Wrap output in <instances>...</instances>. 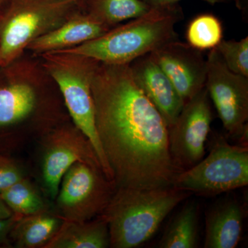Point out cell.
Segmentation results:
<instances>
[{
  "mask_svg": "<svg viewBox=\"0 0 248 248\" xmlns=\"http://www.w3.org/2000/svg\"><path fill=\"white\" fill-rule=\"evenodd\" d=\"M96 128L117 187H172L181 172L169 151L162 116L129 64L98 63L91 82Z\"/></svg>",
  "mask_w": 248,
  "mask_h": 248,
  "instance_id": "6da1fadb",
  "label": "cell"
},
{
  "mask_svg": "<svg viewBox=\"0 0 248 248\" xmlns=\"http://www.w3.org/2000/svg\"><path fill=\"white\" fill-rule=\"evenodd\" d=\"M184 18L179 3L153 6L146 14L112 28L97 38L58 51L83 55L107 64H130L179 40L175 27Z\"/></svg>",
  "mask_w": 248,
  "mask_h": 248,
  "instance_id": "7a4b0ae2",
  "label": "cell"
},
{
  "mask_svg": "<svg viewBox=\"0 0 248 248\" xmlns=\"http://www.w3.org/2000/svg\"><path fill=\"white\" fill-rule=\"evenodd\" d=\"M190 195L188 191L173 187H118L102 213L108 226L110 247L134 248L144 244Z\"/></svg>",
  "mask_w": 248,
  "mask_h": 248,
  "instance_id": "3957f363",
  "label": "cell"
},
{
  "mask_svg": "<svg viewBox=\"0 0 248 248\" xmlns=\"http://www.w3.org/2000/svg\"><path fill=\"white\" fill-rule=\"evenodd\" d=\"M42 55L44 66L58 84L76 128L91 143L106 177L113 182V175L96 128L91 91L93 75L99 62L62 51L48 52Z\"/></svg>",
  "mask_w": 248,
  "mask_h": 248,
  "instance_id": "277c9868",
  "label": "cell"
},
{
  "mask_svg": "<svg viewBox=\"0 0 248 248\" xmlns=\"http://www.w3.org/2000/svg\"><path fill=\"white\" fill-rule=\"evenodd\" d=\"M84 0H9L0 14V68L14 62L32 41L56 29Z\"/></svg>",
  "mask_w": 248,
  "mask_h": 248,
  "instance_id": "5b68a950",
  "label": "cell"
},
{
  "mask_svg": "<svg viewBox=\"0 0 248 248\" xmlns=\"http://www.w3.org/2000/svg\"><path fill=\"white\" fill-rule=\"evenodd\" d=\"M248 184V145L234 146L220 138L206 157L176 176L172 187L197 195H219Z\"/></svg>",
  "mask_w": 248,
  "mask_h": 248,
  "instance_id": "8992f818",
  "label": "cell"
},
{
  "mask_svg": "<svg viewBox=\"0 0 248 248\" xmlns=\"http://www.w3.org/2000/svg\"><path fill=\"white\" fill-rule=\"evenodd\" d=\"M205 88L223 128L231 138H248V78L228 69L216 48L206 60Z\"/></svg>",
  "mask_w": 248,
  "mask_h": 248,
  "instance_id": "52a82bcc",
  "label": "cell"
},
{
  "mask_svg": "<svg viewBox=\"0 0 248 248\" xmlns=\"http://www.w3.org/2000/svg\"><path fill=\"white\" fill-rule=\"evenodd\" d=\"M114 184L102 169L77 162L65 173L58 194V205L66 221H87L102 213L113 195Z\"/></svg>",
  "mask_w": 248,
  "mask_h": 248,
  "instance_id": "ba28073f",
  "label": "cell"
},
{
  "mask_svg": "<svg viewBox=\"0 0 248 248\" xmlns=\"http://www.w3.org/2000/svg\"><path fill=\"white\" fill-rule=\"evenodd\" d=\"M213 121L206 88L185 103L169 130V151L174 165L182 172L193 167L205 155V143Z\"/></svg>",
  "mask_w": 248,
  "mask_h": 248,
  "instance_id": "9c48e42d",
  "label": "cell"
},
{
  "mask_svg": "<svg viewBox=\"0 0 248 248\" xmlns=\"http://www.w3.org/2000/svg\"><path fill=\"white\" fill-rule=\"evenodd\" d=\"M150 55L170 80L184 104L205 87L206 60L201 50L177 40Z\"/></svg>",
  "mask_w": 248,
  "mask_h": 248,
  "instance_id": "30bf717a",
  "label": "cell"
},
{
  "mask_svg": "<svg viewBox=\"0 0 248 248\" xmlns=\"http://www.w3.org/2000/svg\"><path fill=\"white\" fill-rule=\"evenodd\" d=\"M49 141L42 165V174L52 198L58 196L62 178L76 163H87L102 169L91 143L78 128L76 131L69 128L60 130L54 133Z\"/></svg>",
  "mask_w": 248,
  "mask_h": 248,
  "instance_id": "8fae6325",
  "label": "cell"
},
{
  "mask_svg": "<svg viewBox=\"0 0 248 248\" xmlns=\"http://www.w3.org/2000/svg\"><path fill=\"white\" fill-rule=\"evenodd\" d=\"M129 65L137 84L159 111L169 128L185 104L177 90L150 54Z\"/></svg>",
  "mask_w": 248,
  "mask_h": 248,
  "instance_id": "7c38bea8",
  "label": "cell"
},
{
  "mask_svg": "<svg viewBox=\"0 0 248 248\" xmlns=\"http://www.w3.org/2000/svg\"><path fill=\"white\" fill-rule=\"evenodd\" d=\"M79 11L72 15L60 27L32 41L27 48L42 55L73 48L97 38L111 29L87 13L81 14Z\"/></svg>",
  "mask_w": 248,
  "mask_h": 248,
  "instance_id": "4fadbf2b",
  "label": "cell"
},
{
  "mask_svg": "<svg viewBox=\"0 0 248 248\" xmlns=\"http://www.w3.org/2000/svg\"><path fill=\"white\" fill-rule=\"evenodd\" d=\"M246 210L233 197L214 204L205 213V248H235L242 235Z\"/></svg>",
  "mask_w": 248,
  "mask_h": 248,
  "instance_id": "5bb4252c",
  "label": "cell"
},
{
  "mask_svg": "<svg viewBox=\"0 0 248 248\" xmlns=\"http://www.w3.org/2000/svg\"><path fill=\"white\" fill-rule=\"evenodd\" d=\"M45 248H106L110 246L108 226L104 217L92 222L66 221Z\"/></svg>",
  "mask_w": 248,
  "mask_h": 248,
  "instance_id": "9a60e30c",
  "label": "cell"
},
{
  "mask_svg": "<svg viewBox=\"0 0 248 248\" xmlns=\"http://www.w3.org/2000/svg\"><path fill=\"white\" fill-rule=\"evenodd\" d=\"M199 217L200 208L197 202H187L165 230L159 248L198 247Z\"/></svg>",
  "mask_w": 248,
  "mask_h": 248,
  "instance_id": "2e32d148",
  "label": "cell"
},
{
  "mask_svg": "<svg viewBox=\"0 0 248 248\" xmlns=\"http://www.w3.org/2000/svg\"><path fill=\"white\" fill-rule=\"evenodd\" d=\"M36 95L27 83L13 82L0 87V127L27 118L35 108Z\"/></svg>",
  "mask_w": 248,
  "mask_h": 248,
  "instance_id": "e0dca14e",
  "label": "cell"
},
{
  "mask_svg": "<svg viewBox=\"0 0 248 248\" xmlns=\"http://www.w3.org/2000/svg\"><path fill=\"white\" fill-rule=\"evenodd\" d=\"M83 4L87 14L110 29L140 17L151 8L142 0H84Z\"/></svg>",
  "mask_w": 248,
  "mask_h": 248,
  "instance_id": "ac0fdd59",
  "label": "cell"
},
{
  "mask_svg": "<svg viewBox=\"0 0 248 248\" xmlns=\"http://www.w3.org/2000/svg\"><path fill=\"white\" fill-rule=\"evenodd\" d=\"M16 231L17 245L23 248L40 247L48 244L62 226L57 217L42 213L27 216Z\"/></svg>",
  "mask_w": 248,
  "mask_h": 248,
  "instance_id": "d6986e66",
  "label": "cell"
},
{
  "mask_svg": "<svg viewBox=\"0 0 248 248\" xmlns=\"http://www.w3.org/2000/svg\"><path fill=\"white\" fill-rule=\"evenodd\" d=\"M223 29L221 21L213 14H201L187 25V43L201 51L215 48L223 40Z\"/></svg>",
  "mask_w": 248,
  "mask_h": 248,
  "instance_id": "ffe728a7",
  "label": "cell"
},
{
  "mask_svg": "<svg viewBox=\"0 0 248 248\" xmlns=\"http://www.w3.org/2000/svg\"><path fill=\"white\" fill-rule=\"evenodd\" d=\"M0 197L11 210L23 216L40 213L44 209L40 196L23 179L0 194Z\"/></svg>",
  "mask_w": 248,
  "mask_h": 248,
  "instance_id": "44dd1931",
  "label": "cell"
},
{
  "mask_svg": "<svg viewBox=\"0 0 248 248\" xmlns=\"http://www.w3.org/2000/svg\"><path fill=\"white\" fill-rule=\"evenodd\" d=\"M230 71L248 78V37L222 40L216 48Z\"/></svg>",
  "mask_w": 248,
  "mask_h": 248,
  "instance_id": "7402d4cb",
  "label": "cell"
},
{
  "mask_svg": "<svg viewBox=\"0 0 248 248\" xmlns=\"http://www.w3.org/2000/svg\"><path fill=\"white\" fill-rule=\"evenodd\" d=\"M22 179L20 171L14 165L0 161V194Z\"/></svg>",
  "mask_w": 248,
  "mask_h": 248,
  "instance_id": "603a6c76",
  "label": "cell"
},
{
  "mask_svg": "<svg viewBox=\"0 0 248 248\" xmlns=\"http://www.w3.org/2000/svg\"><path fill=\"white\" fill-rule=\"evenodd\" d=\"M16 223V218L14 216L8 218H0V244L6 239V236L13 229Z\"/></svg>",
  "mask_w": 248,
  "mask_h": 248,
  "instance_id": "cb8c5ba5",
  "label": "cell"
},
{
  "mask_svg": "<svg viewBox=\"0 0 248 248\" xmlns=\"http://www.w3.org/2000/svg\"><path fill=\"white\" fill-rule=\"evenodd\" d=\"M147 4L149 5L151 7L156 6H161V5H166L174 4V3H179L181 0H142ZM201 1H205L211 5L217 4H222V3H227L231 1L232 0H201Z\"/></svg>",
  "mask_w": 248,
  "mask_h": 248,
  "instance_id": "d4e9b609",
  "label": "cell"
},
{
  "mask_svg": "<svg viewBox=\"0 0 248 248\" xmlns=\"http://www.w3.org/2000/svg\"><path fill=\"white\" fill-rule=\"evenodd\" d=\"M12 216L14 215H13L11 209L6 205V203L0 197V218L4 219V218H10Z\"/></svg>",
  "mask_w": 248,
  "mask_h": 248,
  "instance_id": "484cf974",
  "label": "cell"
},
{
  "mask_svg": "<svg viewBox=\"0 0 248 248\" xmlns=\"http://www.w3.org/2000/svg\"><path fill=\"white\" fill-rule=\"evenodd\" d=\"M234 1L235 6L239 11H247L248 0H232Z\"/></svg>",
  "mask_w": 248,
  "mask_h": 248,
  "instance_id": "4316f807",
  "label": "cell"
},
{
  "mask_svg": "<svg viewBox=\"0 0 248 248\" xmlns=\"http://www.w3.org/2000/svg\"><path fill=\"white\" fill-rule=\"evenodd\" d=\"M5 1H6V0H0V6H1Z\"/></svg>",
  "mask_w": 248,
  "mask_h": 248,
  "instance_id": "83f0119b",
  "label": "cell"
},
{
  "mask_svg": "<svg viewBox=\"0 0 248 248\" xmlns=\"http://www.w3.org/2000/svg\"><path fill=\"white\" fill-rule=\"evenodd\" d=\"M0 14H1V12H0Z\"/></svg>",
  "mask_w": 248,
  "mask_h": 248,
  "instance_id": "f1b7e54d",
  "label": "cell"
}]
</instances>
